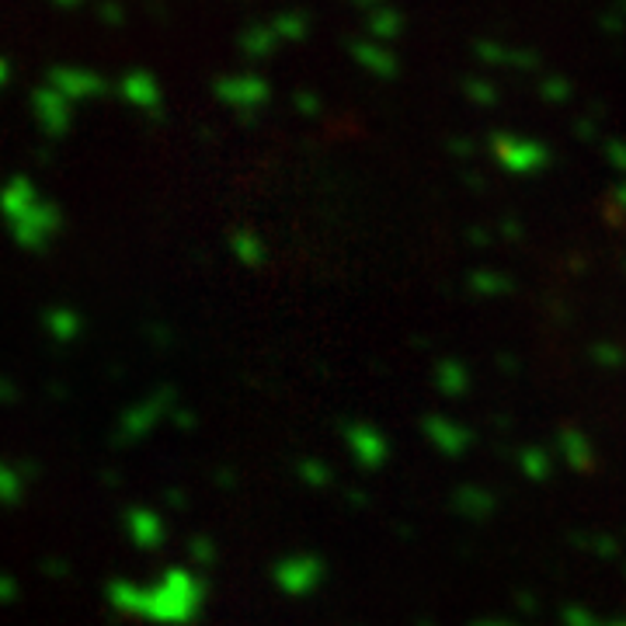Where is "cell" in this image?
Wrapping results in <instances>:
<instances>
[{
	"label": "cell",
	"instance_id": "9c48e42d",
	"mask_svg": "<svg viewBox=\"0 0 626 626\" xmlns=\"http://www.w3.org/2000/svg\"><path fill=\"white\" fill-rule=\"evenodd\" d=\"M0 397H4L8 404H14V390L8 387V379H0Z\"/></svg>",
	"mask_w": 626,
	"mask_h": 626
},
{
	"label": "cell",
	"instance_id": "8992f818",
	"mask_svg": "<svg viewBox=\"0 0 626 626\" xmlns=\"http://www.w3.org/2000/svg\"><path fill=\"white\" fill-rule=\"evenodd\" d=\"M46 331L60 341V345H73L81 334H84V317L78 310H67V307H56L46 314Z\"/></svg>",
	"mask_w": 626,
	"mask_h": 626
},
{
	"label": "cell",
	"instance_id": "ba28073f",
	"mask_svg": "<svg viewBox=\"0 0 626 626\" xmlns=\"http://www.w3.org/2000/svg\"><path fill=\"white\" fill-rule=\"evenodd\" d=\"M14 599H22V584L11 578L8 571H0V605H11Z\"/></svg>",
	"mask_w": 626,
	"mask_h": 626
},
{
	"label": "cell",
	"instance_id": "52a82bcc",
	"mask_svg": "<svg viewBox=\"0 0 626 626\" xmlns=\"http://www.w3.org/2000/svg\"><path fill=\"white\" fill-rule=\"evenodd\" d=\"M25 498V473L14 463L0 460V505H17Z\"/></svg>",
	"mask_w": 626,
	"mask_h": 626
},
{
	"label": "cell",
	"instance_id": "6da1fadb",
	"mask_svg": "<svg viewBox=\"0 0 626 626\" xmlns=\"http://www.w3.org/2000/svg\"><path fill=\"white\" fill-rule=\"evenodd\" d=\"M205 584L188 567H167L150 584L119 578L108 584V605L119 616L146 619L157 626H185L202 613Z\"/></svg>",
	"mask_w": 626,
	"mask_h": 626
},
{
	"label": "cell",
	"instance_id": "5b68a950",
	"mask_svg": "<svg viewBox=\"0 0 626 626\" xmlns=\"http://www.w3.org/2000/svg\"><path fill=\"white\" fill-rule=\"evenodd\" d=\"M317 575H320V567L314 564V560H307V557H293V560H286L279 567V584L286 588V592H293V595H303L307 588L317 581Z\"/></svg>",
	"mask_w": 626,
	"mask_h": 626
},
{
	"label": "cell",
	"instance_id": "277c9868",
	"mask_svg": "<svg viewBox=\"0 0 626 626\" xmlns=\"http://www.w3.org/2000/svg\"><path fill=\"white\" fill-rule=\"evenodd\" d=\"M126 536L137 550H157L167 540V522L150 508H129L126 511Z\"/></svg>",
	"mask_w": 626,
	"mask_h": 626
},
{
	"label": "cell",
	"instance_id": "3957f363",
	"mask_svg": "<svg viewBox=\"0 0 626 626\" xmlns=\"http://www.w3.org/2000/svg\"><path fill=\"white\" fill-rule=\"evenodd\" d=\"M167 401H170V390H157L154 397H146V401L132 404V408L119 417L116 442H119V446H132V442L146 439V435L164 422V411L170 408Z\"/></svg>",
	"mask_w": 626,
	"mask_h": 626
},
{
	"label": "cell",
	"instance_id": "7a4b0ae2",
	"mask_svg": "<svg viewBox=\"0 0 626 626\" xmlns=\"http://www.w3.org/2000/svg\"><path fill=\"white\" fill-rule=\"evenodd\" d=\"M0 216H4L17 248L35 251V255L46 251L63 231L60 209L46 202L39 192H35V185L25 178H14L4 192H0Z\"/></svg>",
	"mask_w": 626,
	"mask_h": 626
}]
</instances>
